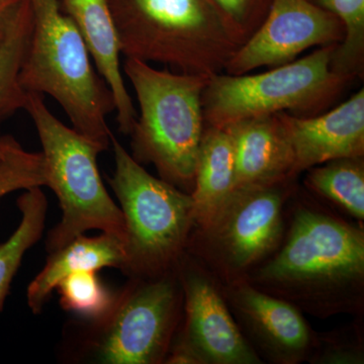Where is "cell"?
<instances>
[{
    "label": "cell",
    "instance_id": "1",
    "mask_svg": "<svg viewBox=\"0 0 364 364\" xmlns=\"http://www.w3.org/2000/svg\"><path fill=\"white\" fill-rule=\"evenodd\" d=\"M245 279L322 320L364 316L363 224L299 184L287 200L279 247Z\"/></svg>",
    "mask_w": 364,
    "mask_h": 364
},
{
    "label": "cell",
    "instance_id": "2",
    "mask_svg": "<svg viewBox=\"0 0 364 364\" xmlns=\"http://www.w3.org/2000/svg\"><path fill=\"white\" fill-rule=\"evenodd\" d=\"M33 16L20 80L26 93L49 95L61 105L72 128L111 147L107 117L114 112L109 86L97 73L78 28L60 0H28Z\"/></svg>",
    "mask_w": 364,
    "mask_h": 364
},
{
    "label": "cell",
    "instance_id": "3",
    "mask_svg": "<svg viewBox=\"0 0 364 364\" xmlns=\"http://www.w3.org/2000/svg\"><path fill=\"white\" fill-rule=\"evenodd\" d=\"M121 53L181 73L224 72L242 45L208 0H107Z\"/></svg>",
    "mask_w": 364,
    "mask_h": 364
},
{
    "label": "cell",
    "instance_id": "4",
    "mask_svg": "<svg viewBox=\"0 0 364 364\" xmlns=\"http://www.w3.org/2000/svg\"><path fill=\"white\" fill-rule=\"evenodd\" d=\"M124 72L140 114L132 129L134 159L152 164L160 178L191 193L205 119L203 92L208 76L173 73L127 58Z\"/></svg>",
    "mask_w": 364,
    "mask_h": 364
},
{
    "label": "cell",
    "instance_id": "5",
    "mask_svg": "<svg viewBox=\"0 0 364 364\" xmlns=\"http://www.w3.org/2000/svg\"><path fill=\"white\" fill-rule=\"evenodd\" d=\"M25 111L39 135L46 170V186L58 198L61 221L48 234L49 253L90 230L117 235L124 240L123 213L107 193L97 156L102 144L67 127L48 109L42 95L28 93Z\"/></svg>",
    "mask_w": 364,
    "mask_h": 364
},
{
    "label": "cell",
    "instance_id": "6",
    "mask_svg": "<svg viewBox=\"0 0 364 364\" xmlns=\"http://www.w3.org/2000/svg\"><path fill=\"white\" fill-rule=\"evenodd\" d=\"M114 171L109 183L124 215L128 277L156 279L176 269L195 226L191 193L151 176L112 134Z\"/></svg>",
    "mask_w": 364,
    "mask_h": 364
},
{
    "label": "cell",
    "instance_id": "7",
    "mask_svg": "<svg viewBox=\"0 0 364 364\" xmlns=\"http://www.w3.org/2000/svg\"><path fill=\"white\" fill-rule=\"evenodd\" d=\"M336 46L264 73L210 76L203 92L205 124L226 128L249 117L279 112L314 117L328 111L355 79L332 70Z\"/></svg>",
    "mask_w": 364,
    "mask_h": 364
},
{
    "label": "cell",
    "instance_id": "8",
    "mask_svg": "<svg viewBox=\"0 0 364 364\" xmlns=\"http://www.w3.org/2000/svg\"><path fill=\"white\" fill-rule=\"evenodd\" d=\"M299 177L235 188L207 221L191 231L186 252L222 284L243 280L279 247L287 200Z\"/></svg>",
    "mask_w": 364,
    "mask_h": 364
},
{
    "label": "cell",
    "instance_id": "9",
    "mask_svg": "<svg viewBox=\"0 0 364 364\" xmlns=\"http://www.w3.org/2000/svg\"><path fill=\"white\" fill-rule=\"evenodd\" d=\"M183 317L177 267L156 279L129 277L104 317L83 326V358L105 364H163Z\"/></svg>",
    "mask_w": 364,
    "mask_h": 364
},
{
    "label": "cell",
    "instance_id": "10",
    "mask_svg": "<svg viewBox=\"0 0 364 364\" xmlns=\"http://www.w3.org/2000/svg\"><path fill=\"white\" fill-rule=\"evenodd\" d=\"M177 272L183 317L164 364H262L230 312L217 277L188 252Z\"/></svg>",
    "mask_w": 364,
    "mask_h": 364
},
{
    "label": "cell",
    "instance_id": "11",
    "mask_svg": "<svg viewBox=\"0 0 364 364\" xmlns=\"http://www.w3.org/2000/svg\"><path fill=\"white\" fill-rule=\"evenodd\" d=\"M344 26L310 0H273L259 28L237 49L225 73L241 75L260 67H279L314 47L339 45Z\"/></svg>",
    "mask_w": 364,
    "mask_h": 364
},
{
    "label": "cell",
    "instance_id": "12",
    "mask_svg": "<svg viewBox=\"0 0 364 364\" xmlns=\"http://www.w3.org/2000/svg\"><path fill=\"white\" fill-rule=\"evenodd\" d=\"M222 289L239 329L263 363L308 361L316 331L299 309L246 279L222 284Z\"/></svg>",
    "mask_w": 364,
    "mask_h": 364
},
{
    "label": "cell",
    "instance_id": "13",
    "mask_svg": "<svg viewBox=\"0 0 364 364\" xmlns=\"http://www.w3.org/2000/svg\"><path fill=\"white\" fill-rule=\"evenodd\" d=\"M293 152L294 176L338 158L364 156V90L314 117L279 112Z\"/></svg>",
    "mask_w": 364,
    "mask_h": 364
},
{
    "label": "cell",
    "instance_id": "14",
    "mask_svg": "<svg viewBox=\"0 0 364 364\" xmlns=\"http://www.w3.org/2000/svg\"><path fill=\"white\" fill-rule=\"evenodd\" d=\"M60 4L78 28L98 73L111 90L119 132L130 135L138 114L124 85L121 47L107 0H60Z\"/></svg>",
    "mask_w": 364,
    "mask_h": 364
},
{
    "label": "cell",
    "instance_id": "15",
    "mask_svg": "<svg viewBox=\"0 0 364 364\" xmlns=\"http://www.w3.org/2000/svg\"><path fill=\"white\" fill-rule=\"evenodd\" d=\"M225 129L234 146L235 188L294 176L293 152L279 114L249 117Z\"/></svg>",
    "mask_w": 364,
    "mask_h": 364
},
{
    "label": "cell",
    "instance_id": "16",
    "mask_svg": "<svg viewBox=\"0 0 364 364\" xmlns=\"http://www.w3.org/2000/svg\"><path fill=\"white\" fill-rule=\"evenodd\" d=\"M49 254L44 268L26 291L28 308L35 315L42 312L53 291L67 275L86 270L98 272L105 267L122 269L126 259L124 239L109 233L95 237L81 235Z\"/></svg>",
    "mask_w": 364,
    "mask_h": 364
},
{
    "label": "cell",
    "instance_id": "17",
    "mask_svg": "<svg viewBox=\"0 0 364 364\" xmlns=\"http://www.w3.org/2000/svg\"><path fill=\"white\" fill-rule=\"evenodd\" d=\"M234 188L235 154L231 136L225 128L205 124L191 193L195 226L207 221Z\"/></svg>",
    "mask_w": 364,
    "mask_h": 364
},
{
    "label": "cell",
    "instance_id": "18",
    "mask_svg": "<svg viewBox=\"0 0 364 364\" xmlns=\"http://www.w3.org/2000/svg\"><path fill=\"white\" fill-rule=\"evenodd\" d=\"M305 172L306 191L339 214L363 224L364 156L330 160Z\"/></svg>",
    "mask_w": 364,
    "mask_h": 364
},
{
    "label": "cell",
    "instance_id": "19",
    "mask_svg": "<svg viewBox=\"0 0 364 364\" xmlns=\"http://www.w3.org/2000/svg\"><path fill=\"white\" fill-rule=\"evenodd\" d=\"M33 16L28 0H21L0 41V124L25 109L28 93L20 76L32 35Z\"/></svg>",
    "mask_w": 364,
    "mask_h": 364
},
{
    "label": "cell",
    "instance_id": "20",
    "mask_svg": "<svg viewBox=\"0 0 364 364\" xmlns=\"http://www.w3.org/2000/svg\"><path fill=\"white\" fill-rule=\"evenodd\" d=\"M18 207L21 213L20 226L0 244V313L23 256L42 237L47 217V198L41 188H28L18 198Z\"/></svg>",
    "mask_w": 364,
    "mask_h": 364
},
{
    "label": "cell",
    "instance_id": "21",
    "mask_svg": "<svg viewBox=\"0 0 364 364\" xmlns=\"http://www.w3.org/2000/svg\"><path fill=\"white\" fill-rule=\"evenodd\" d=\"M329 11L344 26V38L333 51L331 69L341 75L363 78L364 73V0H310Z\"/></svg>",
    "mask_w": 364,
    "mask_h": 364
},
{
    "label": "cell",
    "instance_id": "22",
    "mask_svg": "<svg viewBox=\"0 0 364 364\" xmlns=\"http://www.w3.org/2000/svg\"><path fill=\"white\" fill-rule=\"evenodd\" d=\"M60 305L67 312L88 321L104 317L111 310L114 296L105 287L97 272L71 273L56 287Z\"/></svg>",
    "mask_w": 364,
    "mask_h": 364
},
{
    "label": "cell",
    "instance_id": "23",
    "mask_svg": "<svg viewBox=\"0 0 364 364\" xmlns=\"http://www.w3.org/2000/svg\"><path fill=\"white\" fill-rule=\"evenodd\" d=\"M328 332L315 333L311 364H363L364 316Z\"/></svg>",
    "mask_w": 364,
    "mask_h": 364
},
{
    "label": "cell",
    "instance_id": "24",
    "mask_svg": "<svg viewBox=\"0 0 364 364\" xmlns=\"http://www.w3.org/2000/svg\"><path fill=\"white\" fill-rule=\"evenodd\" d=\"M46 186L42 152H28L16 144L0 160V200L14 191Z\"/></svg>",
    "mask_w": 364,
    "mask_h": 364
},
{
    "label": "cell",
    "instance_id": "25",
    "mask_svg": "<svg viewBox=\"0 0 364 364\" xmlns=\"http://www.w3.org/2000/svg\"><path fill=\"white\" fill-rule=\"evenodd\" d=\"M243 44L259 28L273 0H208Z\"/></svg>",
    "mask_w": 364,
    "mask_h": 364
},
{
    "label": "cell",
    "instance_id": "26",
    "mask_svg": "<svg viewBox=\"0 0 364 364\" xmlns=\"http://www.w3.org/2000/svg\"><path fill=\"white\" fill-rule=\"evenodd\" d=\"M21 0H0V41L6 35L7 26Z\"/></svg>",
    "mask_w": 364,
    "mask_h": 364
},
{
    "label": "cell",
    "instance_id": "27",
    "mask_svg": "<svg viewBox=\"0 0 364 364\" xmlns=\"http://www.w3.org/2000/svg\"><path fill=\"white\" fill-rule=\"evenodd\" d=\"M18 141L11 135H0V160L4 157L7 151L13 148Z\"/></svg>",
    "mask_w": 364,
    "mask_h": 364
}]
</instances>
